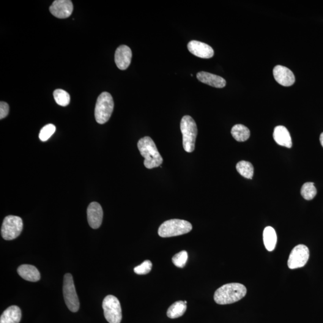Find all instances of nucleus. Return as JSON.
<instances>
[{
	"label": "nucleus",
	"instance_id": "f257e3e1",
	"mask_svg": "<svg viewBox=\"0 0 323 323\" xmlns=\"http://www.w3.org/2000/svg\"><path fill=\"white\" fill-rule=\"evenodd\" d=\"M247 294V289L242 284H224L215 292L214 299L219 305L231 304L242 299Z\"/></svg>",
	"mask_w": 323,
	"mask_h": 323
},
{
	"label": "nucleus",
	"instance_id": "f03ea898",
	"mask_svg": "<svg viewBox=\"0 0 323 323\" xmlns=\"http://www.w3.org/2000/svg\"><path fill=\"white\" fill-rule=\"evenodd\" d=\"M138 149L145 160L144 165L147 169L160 166L163 163V159L159 152L157 146L149 136H145L138 142Z\"/></svg>",
	"mask_w": 323,
	"mask_h": 323
},
{
	"label": "nucleus",
	"instance_id": "7ed1b4c3",
	"mask_svg": "<svg viewBox=\"0 0 323 323\" xmlns=\"http://www.w3.org/2000/svg\"><path fill=\"white\" fill-rule=\"evenodd\" d=\"M183 135V148L186 152L191 153L195 149L198 128L195 120L190 116H185L180 123Z\"/></svg>",
	"mask_w": 323,
	"mask_h": 323
},
{
	"label": "nucleus",
	"instance_id": "20e7f679",
	"mask_svg": "<svg viewBox=\"0 0 323 323\" xmlns=\"http://www.w3.org/2000/svg\"><path fill=\"white\" fill-rule=\"evenodd\" d=\"M191 229L192 225L188 221L180 219H171L161 224L158 229V234L162 238L177 237L188 234Z\"/></svg>",
	"mask_w": 323,
	"mask_h": 323
},
{
	"label": "nucleus",
	"instance_id": "39448f33",
	"mask_svg": "<svg viewBox=\"0 0 323 323\" xmlns=\"http://www.w3.org/2000/svg\"><path fill=\"white\" fill-rule=\"evenodd\" d=\"M114 109L113 97L108 92H103L98 97L95 108L96 121L105 124L108 121Z\"/></svg>",
	"mask_w": 323,
	"mask_h": 323
},
{
	"label": "nucleus",
	"instance_id": "423d86ee",
	"mask_svg": "<svg viewBox=\"0 0 323 323\" xmlns=\"http://www.w3.org/2000/svg\"><path fill=\"white\" fill-rule=\"evenodd\" d=\"M105 318L109 323H120L122 319V308L119 300L113 295H108L103 302Z\"/></svg>",
	"mask_w": 323,
	"mask_h": 323
},
{
	"label": "nucleus",
	"instance_id": "0eeeda50",
	"mask_svg": "<svg viewBox=\"0 0 323 323\" xmlns=\"http://www.w3.org/2000/svg\"><path fill=\"white\" fill-rule=\"evenodd\" d=\"M23 229V221L21 217L16 215H8L2 222L1 233L5 240L16 239Z\"/></svg>",
	"mask_w": 323,
	"mask_h": 323
},
{
	"label": "nucleus",
	"instance_id": "6e6552de",
	"mask_svg": "<svg viewBox=\"0 0 323 323\" xmlns=\"http://www.w3.org/2000/svg\"><path fill=\"white\" fill-rule=\"evenodd\" d=\"M63 294L65 302L70 311L73 313L78 312L80 307V302L76 291L73 276L70 273H66L64 275Z\"/></svg>",
	"mask_w": 323,
	"mask_h": 323
},
{
	"label": "nucleus",
	"instance_id": "1a4fd4ad",
	"mask_svg": "<svg viewBox=\"0 0 323 323\" xmlns=\"http://www.w3.org/2000/svg\"><path fill=\"white\" fill-rule=\"evenodd\" d=\"M309 257V251L306 245L299 244L296 246L290 254L288 267L291 269L302 268L307 263Z\"/></svg>",
	"mask_w": 323,
	"mask_h": 323
},
{
	"label": "nucleus",
	"instance_id": "9d476101",
	"mask_svg": "<svg viewBox=\"0 0 323 323\" xmlns=\"http://www.w3.org/2000/svg\"><path fill=\"white\" fill-rule=\"evenodd\" d=\"M54 16L59 19L70 17L73 11V4L70 0H56L49 8Z\"/></svg>",
	"mask_w": 323,
	"mask_h": 323
},
{
	"label": "nucleus",
	"instance_id": "9b49d317",
	"mask_svg": "<svg viewBox=\"0 0 323 323\" xmlns=\"http://www.w3.org/2000/svg\"><path fill=\"white\" fill-rule=\"evenodd\" d=\"M188 48L191 54L201 58L209 59L214 56L213 49L207 44L199 41H190L188 43Z\"/></svg>",
	"mask_w": 323,
	"mask_h": 323
},
{
	"label": "nucleus",
	"instance_id": "f8f14e48",
	"mask_svg": "<svg viewBox=\"0 0 323 323\" xmlns=\"http://www.w3.org/2000/svg\"><path fill=\"white\" fill-rule=\"evenodd\" d=\"M87 221L92 229L99 228L102 224L103 210L98 202L90 203L87 210Z\"/></svg>",
	"mask_w": 323,
	"mask_h": 323
},
{
	"label": "nucleus",
	"instance_id": "ddd939ff",
	"mask_svg": "<svg viewBox=\"0 0 323 323\" xmlns=\"http://www.w3.org/2000/svg\"><path fill=\"white\" fill-rule=\"evenodd\" d=\"M132 51L128 46L121 45L116 49L114 60L117 67L121 70H127L132 59Z\"/></svg>",
	"mask_w": 323,
	"mask_h": 323
},
{
	"label": "nucleus",
	"instance_id": "4468645a",
	"mask_svg": "<svg viewBox=\"0 0 323 323\" xmlns=\"http://www.w3.org/2000/svg\"><path fill=\"white\" fill-rule=\"evenodd\" d=\"M273 74L275 81L282 86H290L295 83L294 74L288 68L277 65L273 68Z\"/></svg>",
	"mask_w": 323,
	"mask_h": 323
},
{
	"label": "nucleus",
	"instance_id": "2eb2a0df",
	"mask_svg": "<svg viewBox=\"0 0 323 323\" xmlns=\"http://www.w3.org/2000/svg\"><path fill=\"white\" fill-rule=\"evenodd\" d=\"M196 78L202 83L217 88H223L226 84V81L223 78L210 73L199 72L197 74Z\"/></svg>",
	"mask_w": 323,
	"mask_h": 323
},
{
	"label": "nucleus",
	"instance_id": "dca6fc26",
	"mask_svg": "<svg viewBox=\"0 0 323 323\" xmlns=\"http://www.w3.org/2000/svg\"><path fill=\"white\" fill-rule=\"evenodd\" d=\"M273 136L276 143L280 146L287 148L292 147L291 136L288 130L283 126H278L275 127L273 131Z\"/></svg>",
	"mask_w": 323,
	"mask_h": 323
},
{
	"label": "nucleus",
	"instance_id": "f3484780",
	"mask_svg": "<svg viewBox=\"0 0 323 323\" xmlns=\"http://www.w3.org/2000/svg\"><path fill=\"white\" fill-rule=\"evenodd\" d=\"M18 273L22 278L27 281L36 282L40 280L39 271L31 265H23L18 269Z\"/></svg>",
	"mask_w": 323,
	"mask_h": 323
},
{
	"label": "nucleus",
	"instance_id": "a211bd4d",
	"mask_svg": "<svg viewBox=\"0 0 323 323\" xmlns=\"http://www.w3.org/2000/svg\"><path fill=\"white\" fill-rule=\"evenodd\" d=\"M21 318V309L17 306H10L2 314L0 323H19Z\"/></svg>",
	"mask_w": 323,
	"mask_h": 323
},
{
	"label": "nucleus",
	"instance_id": "6ab92c4d",
	"mask_svg": "<svg viewBox=\"0 0 323 323\" xmlns=\"http://www.w3.org/2000/svg\"><path fill=\"white\" fill-rule=\"evenodd\" d=\"M263 238H264V242L267 250L269 251L274 250L276 242H277V236H276L275 229L270 226L267 227L264 229Z\"/></svg>",
	"mask_w": 323,
	"mask_h": 323
},
{
	"label": "nucleus",
	"instance_id": "aec40b11",
	"mask_svg": "<svg viewBox=\"0 0 323 323\" xmlns=\"http://www.w3.org/2000/svg\"><path fill=\"white\" fill-rule=\"evenodd\" d=\"M186 309L187 304H186L185 301H177L169 306L167 311V316L172 319L179 318L184 315Z\"/></svg>",
	"mask_w": 323,
	"mask_h": 323
},
{
	"label": "nucleus",
	"instance_id": "412c9836",
	"mask_svg": "<svg viewBox=\"0 0 323 323\" xmlns=\"http://www.w3.org/2000/svg\"><path fill=\"white\" fill-rule=\"evenodd\" d=\"M231 134L235 140L239 142L247 141L250 136V132L248 128L241 124L234 126L232 128Z\"/></svg>",
	"mask_w": 323,
	"mask_h": 323
},
{
	"label": "nucleus",
	"instance_id": "4be33fe9",
	"mask_svg": "<svg viewBox=\"0 0 323 323\" xmlns=\"http://www.w3.org/2000/svg\"><path fill=\"white\" fill-rule=\"evenodd\" d=\"M237 170L241 176L246 179H251L254 175L253 165L249 162L242 161L237 164Z\"/></svg>",
	"mask_w": 323,
	"mask_h": 323
},
{
	"label": "nucleus",
	"instance_id": "5701e85b",
	"mask_svg": "<svg viewBox=\"0 0 323 323\" xmlns=\"http://www.w3.org/2000/svg\"><path fill=\"white\" fill-rule=\"evenodd\" d=\"M54 97L57 105L62 107H66L70 103V96L64 90L59 89L54 90Z\"/></svg>",
	"mask_w": 323,
	"mask_h": 323
},
{
	"label": "nucleus",
	"instance_id": "b1692460",
	"mask_svg": "<svg viewBox=\"0 0 323 323\" xmlns=\"http://www.w3.org/2000/svg\"><path fill=\"white\" fill-rule=\"evenodd\" d=\"M301 195L306 200H312L317 195V189L314 183L308 182L303 185L300 191Z\"/></svg>",
	"mask_w": 323,
	"mask_h": 323
},
{
	"label": "nucleus",
	"instance_id": "393cba45",
	"mask_svg": "<svg viewBox=\"0 0 323 323\" xmlns=\"http://www.w3.org/2000/svg\"><path fill=\"white\" fill-rule=\"evenodd\" d=\"M188 259V252L185 250L179 252L172 258L175 266L178 268H184Z\"/></svg>",
	"mask_w": 323,
	"mask_h": 323
},
{
	"label": "nucleus",
	"instance_id": "a878e982",
	"mask_svg": "<svg viewBox=\"0 0 323 323\" xmlns=\"http://www.w3.org/2000/svg\"><path fill=\"white\" fill-rule=\"evenodd\" d=\"M56 127L53 124H48L45 126L40 131L39 138L41 141H48L52 135L55 132Z\"/></svg>",
	"mask_w": 323,
	"mask_h": 323
},
{
	"label": "nucleus",
	"instance_id": "bb28decb",
	"mask_svg": "<svg viewBox=\"0 0 323 323\" xmlns=\"http://www.w3.org/2000/svg\"><path fill=\"white\" fill-rule=\"evenodd\" d=\"M152 269V263L150 261H145L139 266L134 268V272L138 275H146L149 273Z\"/></svg>",
	"mask_w": 323,
	"mask_h": 323
},
{
	"label": "nucleus",
	"instance_id": "cd10ccee",
	"mask_svg": "<svg viewBox=\"0 0 323 323\" xmlns=\"http://www.w3.org/2000/svg\"><path fill=\"white\" fill-rule=\"evenodd\" d=\"M9 106L8 104L1 101L0 103V119L5 118L9 114Z\"/></svg>",
	"mask_w": 323,
	"mask_h": 323
},
{
	"label": "nucleus",
	"instance_id": "c85d7f7f",
	"mask_svg": "<svg viewBox=\"0 0 323 323\" xmlns=\"http://www.w3.org/2000/svg\"><path fill=\"white\" fill-rule=\"evenodd\" d=\"M320 143H321L322 146L323 147V133L320 135Z\"/></svg>",
	"mask_w": 323,
	"mask_h": 323
}]
</instances>
